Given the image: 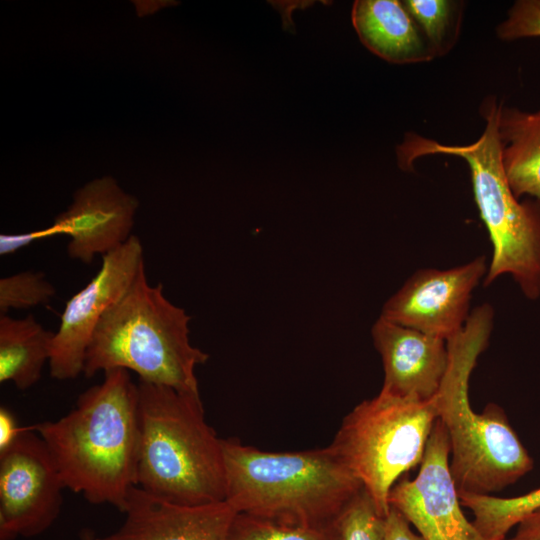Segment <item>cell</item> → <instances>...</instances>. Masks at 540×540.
Returning a JSON list of instances; mask_svg holds the SVG:
<instances>
[{"label": "cell", "mask_w": 540, "mask_h": 540, "mask_svg": "<svg viewBox=\"0 0 540 540\" xmlns=\"http://www.w3.org/2000/svg\"><path fill=\"white\" fill-rule=\"evenodd\" d=\"M138 384L125 369L104 372L101 384L81 393L55 421L34 424L65 488L91 504L125 512L137 486L140 445Z\"/></svg>", "instance_id": "6da1fadb"}, {"label": "cell", "mask_w": 540, "mask_h": 540, "mask_svg": "<svg viewBox=\"0 0 540 540\" xmlns=\"http://www.w3.org/2000/svg\"><path fill=\"white\" fill-rule=\"evenodd\" d=\"M493 315L489 304L476 307L464 327L447 340L449 364L435 396L438 418L449 435V468L458 495L501 491L534 467L500 406L490 403L478 414L469 403V380L488 346Z\"/></svg>", "instance_id": "7a4b0ae2"}, {"label": "cell", "mask_w": 540, "mask_h": 540, "mask_svg": "<svg viewBox=\"0 0 540 540\" xmlns=\"http://www.w3.org/2000/svg\"><path fill=\"white\" fill-rule=\"evenodd\" d=\"M226 501L238 513L281 523L337 521L363 491L362 483L329 447L267 452L221 439Z\"/></svg>", "instance_id": "3957f363"}, {"label": "cell", "mask_w": 540, "mask_h": 540, "mask_svg": "<svg viewBox=\"0 0 540 540\" xmlns=\"http://www.w3.org/2000/svg\"><path fill=\"white\" fill-rule=\"evenodd\" d=\"M137 487L182 506L225 501L221 438L207 424L200 394L139 380Z\"/></svg>", "instance_id": "277c9868"}, {"label": "cell", "mask_w": 540, "mask_h": 540, "mask_svg": "<svg viewBox=\"0 0 540 540\" xmlns=\"http://www.w3.org/2000/svg\"><path fill=\"white\" fill-rule=\"evenodd\" d=\"M191 317L151 285L145 266L126 293L101 318L89 342L83 373L125 369L139 380L199 394L195 369L209 355L189 338Z\"/></svg>", "instance_id": "5b68a950"}, {"label": "cell", "mask_w": 540, "mask_h": 540, "mask_svg": "<svg viewBox=\"0 0 540 540\" xmlns=\"http://www.w3.org/2000/svg\"><path fill=\"white\" fill-rule=\"evenodd\" d=\"M499 105L484 100L486 121L482 135L467 145H445L408 133L397 148L399 166L409 169L422 156L446 154L464 159L470 169L474 200L492 244V257L484 277L489 286L510 275L529 300L540 297V201L520 202L511 190L501 160L498 134Z\"/></svg>", "instance_id": "8992f818"}, {"label": "cell", "mask_w": 540, "mask_h": 540, "mask_svg": "<svg viewBox=\"0 0 540 540\" xmlns=\"http://www.w3.org/2000/svg\"><path fill=\"white\" fill-rule=\"evenodd\" d=\"M437 419L435 397L416 401L381 391L343 418L329 447L362 483L381 516L389 512L393 486L421 464Z\"/></svg>", "instance_id": "52a82bcc"}, {"label": "cell", "mask_w": 540, "mask_h": 540, "mask_svg": "<svg viewBox=\"0 0 540 540\" xmlns=\"http://www.w3.org/2000/svg\"><path fill=\"white\" fill-rule=\"evenodd\" d=\"M65 486L43 439L23 427L0 451V540L38 536L60 515Z\"/></svg>", "instance_id": "ba28073f"}, {"label": "cell", "mask_w": 540, "mask_h": 540, "mask_svg": "<svg viewBox=\"0 0 540 540\" xmlns=\"http://www.w3.org/2000/svg\"><path fill=\"white\" fill-rule=\"evenodd\" d=\"M143 265V246L135 235L102 256L96 275L66 302L52 341L48 363L52 378L69 380L83 373L86 351L97 325L126 293Z\"/></svg>", "instance_id": "9c48e42d"}, {"label": "cell", "mask_w": 540, "mask_h": 540, "mask_svg": "<svg viewBox=\"0 0 540 540\" xmlns=\"http://www.w3.org/2000/svg\"><path fill=\"white\" fill-rule=\"evenodd\" d=\"M450 440L438 418L429 436L417 476L397 481L388 503L424 540H483L461 509L450 473Z\"/></svg>", "instance_id": "30bf717a"}, {"label": "cell", "mask_w": 540, "mask_h": 540, "mask_svg": "<svg viewBox=\"0 0 540 540\" xmlns=\"http://www.w3.org/2000/svg\"><path fill=\"white\" fill-rule=\"evenodd\" d=\"M487 269L484 256L449 269H420L384 303L380 316L448 340L466 324L473 291Z\"/></svg>", "instance_id": "8fae6325"}, {"label": "cell", "mask_w": 540, "mask_h": 540, "mask_svg": "<svg viewBox=\"0 0 540 540\" xmlns=\"http://www.w3.org/2000/svg\"><path fill=\"white\" fill-rule=\"evenodd\" d=\"M138 201L111 177L89 182L51 225L55 236L70 237L68 256L85 264L122 246L132 235Z\"/></svg>", "instance_id": "7c38bea8"}, {"label": "cell", "mask_w": 540, "mask_h": 540, "mask_svg": "<svg viewBox=\"0 0 540 540\" xmlns=\"http://www.w3.org/2000/svg\"><path fill=\"white\" fill-rule=\"evenodd\" d=\"M371 335L384 369L381 392L416 401L435 397L449 364L447 340L382 316Z\"/></svg>", "instance_id": "4fadbf2b"}, {"label": "cell", "mask_w": 540, "mask_h": 540, "mask_svg": "<svg viewBox=\"0 0 540 540\" xmlns=\"http://www.w3.org/2000/svg\"><path fill=\"white\" fill-rule=\"evenodd\" d=\"M125 521L97 540H228L237 515L226 500L199 506L171 504L134 487Z\"/></svg>", "instance_id": "5bb4252c"}, {"label": "cell", "mask_w": 540, "mask_h": 540, "mask_svg": "<svg viewBox=\"0 0 540 540\" xmlns=\"http://www.w3.org/2000/svg\"><path fill=\"white\" fill-rule=\"evenodd\" d=\"M352 22L364 46L388 62L407 64L435 57L403 2L355 1Z\"/></svg>", "instance_id": "9a60e30c"}, {"label": "cell", "mask_w": 540, "mask_h": 540, "mask_svg": "<svg viewBox=\"0 0 540 540\" xmlns=\"http://www.w3.org/2000/svg\"><path fill=\"white\" fill-rule=\"evenodd\" d=\"M498 134L506 178L517 198L540 201V108L534 112L499 105Z\"/></svg>", "instance_id": "2e32d148"}, {"label": "cell", "mask_w": 540, "mask_h": 540, "mask_svg": "<svg viewBox=\"0 0 540 540\" xmlns=\"http://www.w3.org/2000/svg\"><path fill=\"white\" fill-rule=\"evenodd\" d=\"M53 337L31 314L21 319L1 315L0 382H12L19 390L35 385L49 363Z\"/></svg>", "instance_id": "e0dca14e"}, {"label": "cell", "mask_w": 540, "mask_h": 540, "mask_svg": "<svg viewBox=\"0 0 540 540\" xmlns=\"http://www.w3.org/2000/svg\"><path fill=\"white\" fill-rule=\"evenodd\" d=\"M459 499L472 511V523L483 540H504L512 527L540 507V488L511 498L462 493Z\"/></svg>", "instance_id": "ac0fdd59"}, {"label": "cell", "mask_w": 540, "mask_h": 540, "mask_svg": "<svg viewBox=\"0 0 540 540\" xmlns=\"http://www.w3.org/2000/svg\"><path fill=\"white\" fill-rule=\"evenodd\" d=\"M339 519L322 525H295L237 513L228 540H341Z\"/></svg>", "instance_id": "d6986e66"}, {"label": "cell", "mask_w": 540, "mask_h": 540, "mask_svg": "<svg viewBox=\"0 0 540 540\" xmlns=\"http://www.w3.org/2000/svg\"><path fill=\"white\" fill-rule=\"evenodd\" d=\"M403 4L423 32L434 56L448 52L458 35L461 5L446 0H406Z\"/></svg>", "instance_id": "ffe728a7"}, {"label": "cell", "mask_w": 540, "mask_h": 540, "mask_svg": "<svg viewBox=\"0 0 540 540\" xmlns=\"http://www.w3.org/2000/svg\"><path fill=\"white\" fill-rule=\"evenodd\" d=\"M55 295L54 286L41 272L23 271L0 279V312L29 309Z\"/></svg>", "instance_id": "44dd1931"}, {"label": "cell", "mask_w": 540, "mask_h": 540, "mask_svg": "<svg viewBox=\"0 0 540 540\" xmlns=\"http://www.w3.org/2000/svg\"><path fill=\"white\" fill-rule=\"evenodd\" d=\"M341 540H383L384 517L363 489L339 519Z\"/></svg>", "instance_id": "7402d4cb"}, {"label": "cell", "mask_w": 540, "mask_h": 540, "mask_svg": "<svg viewBox=\"0 0 540 540\" xmlns=\"http://www.w3.org/2000/svg\"><path fill=\"white\" fill-rule=\"evenodd\" d=\"M503 40L540 37V0H518L497 27Z\"/></svg>", "instance_id": "603a6c76"}, {"label": "cell", "mask_w": 540, "mask_h": 540, "mask_svg": "<svg viewBox=\"0 0 540 540\" xmlns=\"http://www.w3.org/2000/svg\"><path fill=\"white\" fill-rule=\"evenodd\" d=\"M383 540H424L420 535L415 534L410 523L395 508L390 507L389 512L384 517Z\"/></svg>", "instance_id": "cb8c5ba5"}, {"label": "cell", "mask_w": 540, "mask_h": 540, "mask_svg": "<svg viewBox=\"0 0 540 540\" xmlns=\"http://www.w3.org/2000/svg\"><path fill=\"white\" fill-rule=\"evenodd\" d=\"M55 236L50 227L21 234H1L0 235V255L13 254L23 247L43 238Z\"/></svg>", "instance_id": "d4e9b609"}, {"label": "cell", "mask_w": 540, "mask_h": 540, "mask_svg": "<svg viewBox=\"0 0 540 540\" xmlns=\"http://www.w3.org/2000/svg\"><path fill=\"white\" fill-rule=\"evenodd\" d=\"M504 540H540V507L524 516L513 536Z\"/></svg>", "instance_id": "484cf974"}, {"label": "cell", "mask_w": 540, "mask_h": 540, "mask_svg": "<svg viewBox=\"0 0 540 540\" xmlns=\"http://www.w3.org/2000/svg\"><path fill=\"white\" fill-rule=\"evenodd\" d=\"M23 427H19L15 416L6 407L0 408V451L8 447L20 434Z\"/></svg>", "instance_id": "4316f807"}, {"label": "cell", "mask_w": 540, "mask_h": 540, "mask_svg": "<svg viewBox=\"0 0 540 540\" xmlns=\"http://www.w3.org/2000/svg\"><path fill=\"white\" fill-rule=\"evenodd\" d=\"M79 537L80 540H97L94 531L90 528H83Z\"/></svg>", "instance_id": "83f0119b"}]
</instances>
